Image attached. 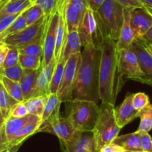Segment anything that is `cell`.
<instances>
[{
  "mask_svg": "<svg viewBox=\"0 0 152 152\" xmlns=\"http://www.w3.org/2000/svg\"><path fill=\"white\" fill-rule=\"evenodd\" d=\"M99 69V99L114 105L124 85V77L119 63L116 42L107 37L102 45Z\"/></svg>",
  "mask_w": 152,
  "mask_h": 152,
  "instance_id": "6da1fadb",
  "label": "cell"
},
{
  "mask_svg": "<svg viewBox=\"0 0 152 152\" xmlns=\"http://www.w3.org/2000/svg\"><path fill=\"white\" fill-rule=\"evenodd\" d=\"M102 49L92 46L83 48L72 100L93 101L98 104L99 99V69Z\"/></svg>",
  "mask_w": 152,
  "mask_h": 152,
  "instance_id": "7a4b0ae2",
  "label": "cell"
},
{
  "mask_svg": "<svg viewBox=\"0 0 152 152\" xmlns=\"http://www.w3.org/2000/svg\"><path fill=\"white\" fill-rule=\"evenodd\" d=\"M99 114V106L93 101L75 99L66 102V117L76 131H93Z\"/></svg>",
  "mask_w": 152,
  "mask_h": 152,
  "instance_id": "3957f363",
  "label": "cell"
},
{
  "mask_svg": "<svg viewBox=\"0 0 152 152\" xmlns=\"http://www.w3.org/2000/svg\"><path fill=\"white\" fill-rule=\"evenodd\" d=\"M121 129L115 117L114 105L102 102L99 106L98 119L92 131L97 152L104 145L112 142L119 136Z\"/></svg>",
  "mask_w": 152,
  "mask_h": 152,
  "instance_id": "277c9868",
  "label": "cell"
},
{
  "mask_svg": "<svg viewBox=\"0 0 152 152\" xmlns=\"http://www.w3.org/2000/svg\"><path fill=\"white\" fill-rule=\"evenodd\" d=\"M81 48L87 46L101 49L107 38L99 16L87 7L78 28Z\"/></svg>",
  "mask_w": 152,
  "mask_h": 152,
  "instance_id": "5b68a950",
  "label": "cell"
},
{
  "mask_svg": "<svg viewBox=\"0 0 152 152\" xmlns=\"http://www.w3.org/2000/svg\"><path fill=\"white\" fill-rule=\"evenodd\" d=\"M124 7L115 0H104L96 12L107 37L117 41L124 22Z\"/></svg>",
  "mask_w": 152,
  "mask_h": 152,
  "instance_id": "8992f818",
  "label": "cell"
},
{
  "mask_svg": "<svg viewBox=\"0 0 152 152\" xmlns=\"http://www.w3.org/2000/svg\"><path fill=\"white\" fill-rule=\"evenodd\" d=\"M47 15L25 28L20 31L8 35L5 43L9 46L20 49L31 43L37 42L43 38L46 28Z\"/></svg>",
  "mask_w": 152,
  "mask_h": 152,
  "instance_id": "52a82bcc",
  "label": "cell"
},
{
  "mask_svg": "<svg viewBox=\"0 0 152 152\" xmlns=\"http://www.w3.org/2000/svg\"><path fill=\"white\" fill-rule=\"evenodd\" d=\"M40 131L55 134L60 140L61 144L64 145L72 140L78 131L73 128L66 117H63L60 115V113H58L42 122Z\"/></svg>",
  "mask_w": 152,
  "mask_h": 152,
  "instance_id": "ba28073f",
  "label": "cell"
},
{
  "mask_svg": "<svg viewBox=\"0 0 152 152\" xmlns=\"http://www.w3.org/2000/svg\"><path fill=\"white\" fill-rule=\"evenodd\" d=\"M59 22V12L55 8L54 11L47 15L44 37H43V55L42 67L49 65L55 59V49L56 43L57 29Z\"/></svg>",
  "mask_w": 152,
  "mask_h": 152,
  "instance_id": "9c48e42d",
  "label": "cell"
},
{
  "mask_svg": "<svg viewBox=\"0 0 152 152\" xmlns=\"http://www.w3.org/2000/svg\"><path fill=\"white\" fill-rule=\"evenodd\" d=\"M80 62L81 53L72 55L67 60L62 81L57 93L61 102H67L72 100L73 87Z\"/></svg>",
  "mask_w": 152,
  "mask_h": 152,
  "instance_id": "30bf717a",
  "label": "cell"
},
{
  "mask_svg": "<svg viewBox=\"0 0 152 152\" xmlns=\"http://www.w3.org/2000/svg\"><path fill=\"white\" fill-rule=\"evenodd\" d=\"M118 52L119 67L124 78L143 84L144 74L132 46L128 49H119Z\"/></svg>",
  "mask_w": 152,
  "mask_h": 152,
  "instance_id": "8fae6325",
  "label": "cell"
},
{
  "mask_svg": "<svg viewBox=\"0 0 152 152\" xmlns=\"http://www.w3.org/2000/svg\"><path fill=\"white\" fill-rule=\"evenodd\" d=\"M87 8L86 0H66L64 14L69 32L78 30Z\"/></svg>",
  "mask_w": 152,
  "mask_h": 152,
  "instance_id": "7c38bea8",
  "label": "cell"
},
{
  "mask_svg": "<svg viewBox=\"0 0 152 152\" xmlns=\"http://www.w3.org/2000/svg\"><path fill=\"white\" fill-rule=\"evenodd\" d=\"M62 152H97L96 142L92 131H77L75 136L67 144L61 145Z\"/></svg>",
  "mask_w": 152,
  "mask_h": 152,
  "instance_id": "4fadbf2b",
  "label": "cell"
},
{
  "mask_svg": "<svg viewBox=\"0 0 152 152\" xmlns=\"http://www.w3.org/2000/svg\"><path fill=\"white\" fill-rule=\"evenodd\" d=\"M131 26L134 37H142L152 27V16L145 8H133L131 11Z\"/></svg>",
  "mask_w": 152,
  "mask_h": 152,
  "instance_id": "5bb4252c",
  "label": "cell"
},
{
  "mask_svg": "<svg viewBox=\"0 0 152 152\" xmlns=\"http://www.w3.org/2000/svg\"><path fill=\"white\" fill-rule=\"evenodd\" d=\"M132 47L138 58L140 68L144 74L143 84L152 87V57L145 50L138 39L134 40Z\"/></svg>",
  "mask_w": 152,
  "mask_h": 152,
  "instance_id": "9a60e30c",
  "label": "cell"
},
{
  "mask_svg": "<svg viewBox=\"0 0 152 152\" xmlns=\"http://www.w3.org/2000/svg\"><path fill=\"white\" fill-rule=\"evenodd\" d=\"M133 95L134 93H128L120 106L115 109L116 122L121 128L132 122L135 118L138 117L139 111L133 105Z\"/></svg>",
  "mask_w": 152,
  "mask_h": 152,
  "instance_id": "2e32d148",
  "label": "cell"
},
{
  "mask_svg": "<svg viewBox=\"0 0 152 152\" xmlns=\"http://www.w3.org/2000/svg\"><path fill=\"white\" fill-rule=\"evenodd\" d=\"M55 65H56V61L54 59L51 61L49 65L46 66L45 67H42L37 79L31 97L47 96L49 94V86H50Z\"/></svg>",
  "mask_w": 152,
  "mask_h": 152,
  "instance_id": "e0dca14e",
  "label": "cell"
},
{
  "mask_svg": "<svg viewBox=\"0 0 152 152\" xmlns=\"http://www.w3.org/2000/svg\"><path fill=\"white\" fill-rule=\"evenodd\" d=\"M133 8H124V22L121 28L120 34L116 41L118 50L122 49H128L132 46L135 37L131 26V11Z\"/></svg>",
  "mask_w": 152,
  "mask_h": 152,
  "instance_id": "ac0fdd59",
  "label": "cell"
},
{
  "mask_svg": "<svg viewBox=\"0 0 152 152\" xmlns=\"http://www.w3.org/2000/svg\"><path fill=\"white\" fill-rule=\"evenodd\" d=\"M41 125V120L28 124L10 137H8L6 138V148H14L20 146L23 144V142L31 136L37 132H40V128Z\"/></svg>",
  "mask_w": 152,
  "mask_h": 152,
  "instance_id": "d6986e66",
  "label": "cell"
},
{
  "mask_svg": "<svg viewBox=\"0 0 152 152\" xmlns=\"http://www.w3.org/2000/svg\"><path fill=\"white\" fill-rule=\"evenodd\" d=\"M40 120H41V118L36 116V115H33V114L30 113L28 114L27 116H23V117L21 118H8L5 121V125H4V129H5L6 138L14 134V133L18 131L19 130L23 128L26 125Z\"/></svg>",
  "mask_w": 152,
  "mask_h": 152,
  "instance_id": "ffe728a7",
  "label": "cell"
},
{
  "mask_svg": "<svg viewBox=\"0 0 152 152\" xmlns=\"http://www.w3.org/2000/svg\"><path fill=\"white\" fill-rule=\"evenodd\" d=\"M141 132L137 131L131 134L118 136L113 142L122 146L126 152H142L140 146Z\"/></svg>",
  "mask_w": 152,
  "mask_h": 152,
  "instance_id": "44dd1931",
  "label": "cell"
},
{
  "mask_svg": "<svg viewBox=\"0 0 152 152\" xmlns=\"http://www.w3.org/2000/svg\"><path fill=\"white\" fill-rule=\"evenodd\" d=\"M41 68L37 70L23 69V73L20 81V84L22 91H23L24 101L31 97L32 93H33L35 84H36L37 79Z\"/></svg>",
  "mask_w": 152,
  "mask_h": 152,
  "instance_id": "7402d4cb",
  "label": "cell"
},
{
  "mask_svg": "<svg viewBox=\"0 0 152 152\" xmlns=\"http://www.w3.org/2000/svg\"><path fill=\"white\" fill-rule=\"evenodd\" d=\"M81 52V44L79 34L78 30L69 32L66 41L64 46V52L60 60H67L70 56L75 54H79Z\"/></svg>",
  "mask_w": 152,
  "mask_h": 152,
  "instance_id": "603a6c76",
  "label": "cell"
},
{
  "mask_svg": "<svg viewBox=\"0 0 152 152\" xmlns=\"http://www.w3.org/2000/svg\"><path fill=\"white\" fill-rule=\"evenodd\" d=\"M62 103L57 93H49L46 98L44 110L41 117V122L47 120L49 117L59 113L60 106Z\"/></svg>",
  "mask_w": 152,
  "mask_h": 152,
  "instance_id": "cb8c5ba5",
  "label": "cell"
},
{
  "mask_svg": "<svg viewBox=\"0 0 152 152\" xmlns=\"http://www.w3.org/2000/svg\"><path fill=\"white\" fill-rule=\"evenodd\" d=\"M47 96L31 97L27 100H25L23 103L26 105L28 113L36 115L41 118L44 110V106Z\"/></svg>",
  "mask_w": 152,
  "mask_h": 152,
  "instance_id": "d4e9b609",
  "label": "cell"
},
{
  "mask_svg": "<svg viewBox=\"0 0 152 152\" xmlns=\"http://www.w3.org/2000/svg\"><path fill=\"white\" fill-rule=\"evenodd\" d=\"M17 102H18L16 101L12 96H10L9 93L4 87L3 84L0 81V110H2L5 119L9 117L11 109Z\"/></svg>",
  "mask_w": 152,
  "mask_h": 152,
  "instance_id": "484cf974",
  "label": "cell"
},
{
  "mask_svg": "<svg viewBox=\"0 0 152 152\" xmlns=\"http://www.w3.org/2000/svg\"><path fill=\"white\" fill-rule=\"evenodd\" d=\"M0 81L3 84L4 87L9 93L10 96H12L16 101L18 102H24V97L20 82L12 81L2 75H0Z\"/></svg>",
  "mask_w": 152,
  "mask_h": 152,
  "instance_id": "4316f807",
  "label": "cell"
},
{
  "mask_svg": "<svg viewBox=\"0 0 152 152\" xmlns=\"http://www.w3.org/2000/svg\"><path fill=\"white\" fill-rule=\"evenodd\" d=\"M66 61V60L62 59L56 63L53 74H52L50 86H49V93H58L60 85L62 81Z\"/></svg>",
  "mask_w": 152,
  "mask_h": 152,
  "instance_id": "83f0119b",
  "label": "cell"
},
{
  "mask_svg": "<svg viewBox=\"0 0 152 152\" xmlns=\"http://www.w3.org/2000/svg\"><path fill=\"white\" fill-rule=\"evenodd\" d=\"M138 117L140 119V125L137 131L148 133L152 130V104L139 111Z\"/></svg>",
  "mask_w": 152,
  "mask_h": 152,
  "instance_id": "f1b7e54d",
  "label": "cell"
},
{
  "mask_svg": "<svg viewBox=\"0 0 152 152\" xmlns=\"http://www.w3.org/2000/svg\"><path fill=\"white\" fill-rule=\"evenodd\" d=\"M42 59L36 55L20 54L19 64L23 69L37 70L42 67Z\"/></svg>",
  "mask_w": 152,
  "mask_h": 152,
  "instance_id": "f546056e",
  "label": "cell"
},
{
  "mask_svg": "<svg viewBox=\"0 0 152 152\" xmlns=\"http://www.w3.org/2000/svg\"><path fill=\"white\" fill-rule=\"evenodd\" d=\"M44 37V36H43ZM19 49L20 54H25V55H32L40 57L43 58V38L41 40H38L37 42L31 43L23 48ZM43 60V59H42Z\"/></svg>",
  "mask_w": 152,
  "mask_h": 152,
  "instance_id": "4dcf8cb0",
  "label": "cell"
},
{
  "mask_svg": "<svg viewBox=\"0 0 152 152\" xmlns=\"http://www.w3.org/2000/svg\"><path fill=\"white\" fill-rule=\"evenodd\" d=\"M24 14L26 16L28 26L33 24L34 23L37 22L46 15L43 9L40 6L35 5V4L27 8L24 11Z\"/></svg>",
  "mask_w": 152,
  "mask_h": 152,
  "instance_id": "1f68e13d",
  "label": "cell"
},
{
  "mask_svg": "<svg viewBox=\"0 0 152 152\" xmlns=\"http://www.w3.org/2000/svg\"><path fill=\"white\" fill-rule=\"evenodd\" d=\"M23 73V69L22 68L20 64L13 66L8 67V68L0 69V75L5 76V77L12 80V81H17V82H20Z\"/></svg>",
  "mask_w": 152,
  "mask_h": 152,
  "instance_id": "d6a6232c",
  "label": "cell"
},
{
  "mask_svg": "<svg viewBox=\"0 0 152 152\" xmlns=\"http://www.w3.org/2000/svg\"><path fill=\"white\" fill-rule=\"evenodd\" d=\"M24 11L13 22L12 24L5 31L6 33L8 34V35H11L13 34L17 33V32L20 31L24 29L26 27H27L28 24L27 21H26V16L24 14Z\"/></svg>",
  "mask_w": 152,
  "mask_h": 152,
  "instance_id": "836d02e7",
  "label": "cell"
},
{
  "mask_svg": "<svg viewBox=\"0 0 152 152\" xmlns=\"http://www.w3.org/2000/svg\"><path fill=\"white\" fill-rule=\"evenodd\" d=\"M133 105L137 110L140 111L150 104V99L148 95L142 92L134 93L133 95Z\"/></svg>",
  "mask_w": 152,
  "mask_h": 152,
  "instance_id": "e575fe53",
  "label": "cell"
},
{
  "mask_svg": "<svg viewBox=\"0 0 152 152\" xmlns=\"http://www.w3.org/2000/svg\"><path fill=\"white\" fill-rule=\"evenodd\" d=\"M19 56H20L19 49L14 46H10V50L5 58L2 69H6L18 64Z\"/></svg>",
  "mask_w": 152,
  "mask_h": 152,
  "instance_id": "d590c367",
  "label": "cell"
},
{
  "mask_svg": "<svg viewBox=\"0 0 152 152\" xmlns=\"http://www.w3.org/2000/svg\"><path fill=\"white\" fill-rule=\"evenodd\" d=\"M58 0H36L35 5L40 6L44 11L45 14H51L56 8Z\"/></svg>",
  "mask_w": 152,
  "mask_h": 152,
  "instance_id": "8d00e7d4",
  "label": "cell"
},
{
  "mask_svg": "<svg viewBox=\"0 0 152 152\" xmlns=\"http://www.w3.org/2000/svg\"><path fill=\"white\" fill-rule=\"evenodd\" d=\"M28 113L27 108L26 105L23 102H17L15 105L11 109V113H10L9 117L14 118H21L23 116H27ZM8 117V118H9Z\"/></svg>",
  "mask_w": 152,
  "mask_h": 152,
  "instance_id": "74e56055",
  "label": "cell"
},
{
  "mask_svg": "<svg viewBox=\"0 0 152 152\" xmlns=\"http://www.w3.org/2000/svg\"><path fill=\"white\" fill-rule=\"evenodd\" d=\"M140 146L142 152H152V138L148 133L141 132Z\"/></svg>",
  "mask_w": 152,
  "mask_h": 152,
  "instance_id": "f35d334b",
  "label": "cell"
},
{
  "mask_svg": "<svg viewBox=\"0 0 152 152\" xmlns=\"http://www.w3.org/2000/svg\"><path fill=\"white\" fill-rule=\"evenodd\" d=\"M23 12L18 13L12 15L5 16V17H0V34L4 32L8 29V28L12 24L13 22Z\"/></svg>",
  "mask_w": 152,
  "mask_h": 152,
  "instance_id": "ab89813d",
  "label": "cell"
},
{
  "mask_svg": "<svg viewBox=\"0 0 152 152\" xmlns=\"http://www.w3.org/2000/svg\"><path fill=\"white\" fill-rule=\"evenodd\" d=\"M124 8H144V5L140 0H115Z\"/></svg>",
  "mask_w": 152,
  "mask_h": 152,
  "instance_id": "60d3db41",
  "label": "cell"
},
{
  "mask_svg": "<svg viewBox=\"0 0 152 152\" xmlns=\"http://www.w3.org/2000/svg\"><path fill=\"white\" fill-rule=\"evenodd\" d=\"M98 152H126L125 149L119 145L114 143L113 142L109 144L104 145Z\"/></svg>",
  "mask_w": 152,
  "mask_h": 152,
  "instance_id": "b9f144b4",
  "label": "cell"
},
{
  "mask_svg": "<svg viewBox=\"0 0 152 152\" xmlns=\"http://www.w3.org/2000/svg\"><path fill=\"white\" fill-rule=\"evenodd\" d=\"M10 50V46L4 43L2 46H0V69H2L4 62L6 58L7 55Z\"/></svg>",
  "mask_w": 152,
  "mask_h": 152,
  "instance_id": "7bdbcfd3",
  "label": "cell"
},
{
  "mask_svg": "<svg viewBox=\"0 0 152 152\" xmlns=\"http://www.w3.org/2000/svg\"><path fill=\"white\" fill-rule=\"evenodd\" d=\"M104 2V0H86L87 7L93 11H97Z\"/></svg>",
  "mask_w": 152,
  "mask_h": 152,
  "instance_id": "ee69618b",
  "label": "cell"
},
{
  "mask_svg": "<svg viewBox=\"0 0 152 152\" xmlns=\"http://www.w3.org/2000/svg\"><path fill=\"white\" fill-rule=\"evenodd\" d=\"M137 39H138V40H140V43L142 44V46H144V48L145 49V50L147 51V52L150 54L151 56L152 57V43L148 41L146 38L144 37L140 38H137Z\"/></svg>",
  "mask_w": 152,
  "mask_h": 152,
  "instance_id": "f6af8a7d",
  "label": "cell"
},
{
  "mask_svg": "<svg viewBox=\"0 0 152 152\" xmlns=\"http://www.w3.org/2000/svg\"><path fill=\"white\" fill-rule=\"evenodd\" d=\"M8 36V34L6 33L5 31L4 32H2V33L0 34V46H2V44L5 43V39H6V37Z\"/></svg>",
  "mask_w": 152,
  "mask_h": 152,
  "instance_id": "bcb514c9",
  "label": "cell"
},
{
  "mask_svg": "<svg viewBox=\"0 0 152 152\" xmlns=\"http://www.w3.org/2000/svg\"><path fill=\"white\" fill-rule=\"evenodd\" d=\"M20 146H17V147L14 148H8L3 149V150H1L0 152H17L18 149L20 148Z\"/></svg>",
  "mask_w": 152,
  "mask_h": 152,
  "instance_id": "7dc6e473",
  "label": "cell"
},
{
  "mask_svg": "<svg viewBox=\"0 0 152 152\" xmlns=\"http://www.w3.org/2000/svg\"><path fill=\"white\" fill-rule=\"evenodd\" d=\"M144 37L146 38V39H147L148 41H150L151 43H152V27L148 31V32L145 34Z\"/></svg>",
  "mask_w": 152,
  "mask_h": 152,
  "instance_id": "c3c4849f",
  "label": "cell"
},
{
  "mask_svg": "<svg viewBox=\"0 0 152 152\" xmlns=\"http://www.w3.org/2000/svg\"><path fill=\"white\" fill-rule=\"evenodd\" d=\"M5 121H6V119L4 117L3 114H2V110H0V128H2V127L4 126V125H5Z\"/></svg>",
  "mask_w": 152,
  "mask_h": 152,
  "instance_id": "681fc988",
  "label": "cell"
},
{
  "mask_svg": "<svg viewBox=\"0 0 152 152\" xmlns=\"http://www.w3.org/2000/svg\"><path fill=\"white\" fill-rule=\"evenodd\" d=\"M144 6L152 7V0H140Z\"/></svg>",
  "mask_w": 152,
  "mask_h": 152,
  "instance_id": "f907efd6",
  "label": "cell"
},
{
  "mask_svg": "<svg viewBox=\"0 0 152 152\" xmlns=\"http://www.w3.org/2000/svg\"><path fill=\"white\" fill-rule=\"evenodd\" d=\"M144 8H145L146 11L152 16V7H148V6H144Z\"/></svg>",
  "mask_w": 152,
  "mask_h": 152,
  "instance_id": "816d5d0a",
  "label": "cell"
},
{
  "mask_svg": "<svg viewBox=\"0 0 152 152\" xmlns=\"http://www.w3.org/2000/svg\"><path fill=\"white\" fill-rule=\"evenodd\" d=\"M12 1H17V0H11V2H12Z\"/></svg>",
  "mask_w": 152,
  "mask_h": 152,
  "instance_id": "f5cc1de1",
  "label": "cell"
},
{
  "mask_svg": "<svg viewBox=\"0 0 152 152\" xmlns=\"http://www.w3.org/2000/svg\"></svg>",
  "mask_w": 152,
  "mask_h": 152,
  "instance_id": "db71d44e",
  "label": "cell"
}]
</instances>
